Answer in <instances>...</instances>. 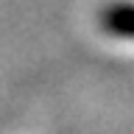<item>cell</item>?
I'll return each instance as SVG.
<instances>
[{
    "label": "cell",
    "mask_w": 134,
    "mask_h": 134,
    "mask_svg": "<svg viewBox=\"0 0 134 134\" xmlns=\"http://www.w3.org/2000/svg\"><path fill=\"white\" fill-rule=\"evenodd\" d=\"M100 25H103L106 34L134 39V6H131V3H115V6L103 8Z\"/></svg>",
    "instance_id": "obj_1"
}]
</instances>
